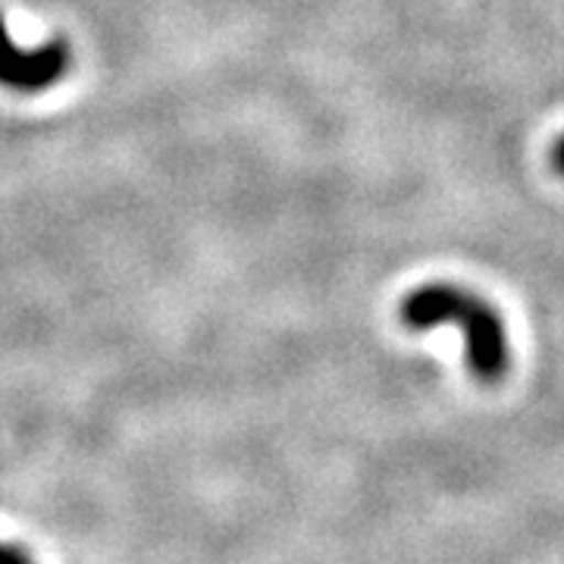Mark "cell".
<instances>
[{
    "instance_id": "6da1fadb",
    "label": "cell",
    "mask_w": 564,
    "mask_h": 564,
    "mask_svg": "<svg viewBox=\"0 0 564 564\" xmlns=\"http://www.w3.org/2000/svg\"><path fill=\"white\" fill-rule=\"evenodd\" d=\"M402 323L414 333L455 326L462 333L464 361L480 383H496L508 373L511 348L496 304L458 282H423L402 299Z\"/></svg>"
},
{
    "instance_id": "7a4b0ae2",
    "label": "cell",
    "mask_w": 564,
    "mask_h": 564,
    "mask_svg": "<svg viewBox=\"0 0 564 564\" xmlns=\"http://www.w3.org/2000/svg\"><path fill=\"white\" fill-rule=\"evenodd\" d=\"M69 73V47L66 41H51L39 51H22L13 44L3 17H0V85L20 95L47 91L54 82Z\"/></svg>"
},
{
    "instance_id": "3957f363",
    "label": "cell",
    "mask_w": 564,
    "mask_h": 564,
    "mask_svg": "<svg viewBox=\"0 0 564 564\" xmlns=\"http://www.w3.org/2000/svg\"><path fill=\"white\" fill-rule=\"evenodd\" d=\"M0 564H35L29 552L17 543H0Z\"/></svg>"
},
{
    "instance_id": "277c9868",
    "label": "cell",
    "mask_w": 564,
    "mask_h": 564,
    "mask_svg": "<svg viewBox=\"0 0 564 564\" xmlns=\"http://www.w3.org/2000/svg\"><path fill=\"white\" fill-rule=\"evenodd\" d=\"M552 166L564 176V135H558L555 144H552Z\"/></svg>"
}]
</instances>
